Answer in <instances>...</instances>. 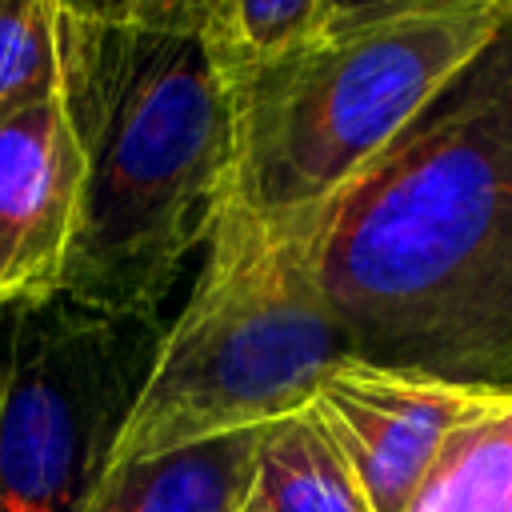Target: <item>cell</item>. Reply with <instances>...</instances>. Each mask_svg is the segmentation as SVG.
Masks as SVG:
<instances>
[{
  "instance_id": "8fae6325",
  "label": "cell",
  "mask_w": 512,
  "mask_h": 512,
  "mask_svg": "<svg viewBox=\"0 0 512 512\" xmlns=\"http://www.w3.org/2000/svg\"><path fill=\"white\" fill-rule=\"evenodd\" d=\"M332 0H216L204 44L224 84L272 64L316 36Z\"/></svg>"
},
{
  "instance_id": "7a4b0ae2",
  "label": "cell",
  "mask_w": 512,
  "mask_h": 512,
  "mask_svg": "<svg viewBox=\"0 0 512 512\" xmlns=\"http://www.w3.org/2000/svg\"><path fill=\"white\" fill-rule=\"evenodd\" d=\"M60 104L80 152L60 292L152 320L232 200L236 112L200 32L56 12Z\"/></svg>"
},
{
  "instance_id": "6da1fadb",
  "label": "cell",
  "mask_w": 512,
  "mask_h": 512,
  "mask_svg": "<svg viewBox=\"0 0 512 512\" xmlns=\"http://www.w3.org/2000/svg\"><path fill=\"white\" fill-rule=\"evenodd\" d=\"M352 356L512 392V20L316 212Z\"/></svg>"
},
{
  "instance_id": "9c48e42d",
  "label": "cell",
  "mask_w": 512,
  "mask_h": 512,
  "mask_svg": "<svg viewBox=\"0 0 512 512\" xmlns=\"http://www.w3.org/2000/svg\"><path fill=\"white\" fill-rule=\"evenodd\" d=\"M240 512H372L368 496L316 416V408H300L292 416L260 428L256 476Z\"/></svg>"
},
{
  "instance_id": "4fadbf2b",
  "label": "cell",
  "mask_w": 512,
  "mask_h": 512,
  "mask_svg": "<svg viewBox=\"0 0 512 512\" xmlns=\"http://www.w3.org/2000/svg\"><path fill=\"white\" fill-rule=\"evenodd\" d=\"M216 0H52L56 12L100 20V24H136L164 32H200L212 16Z\"/></svg>"
},
{
  "instance_id": "8992f818",
  "label": "cell",
  "mask_w": 512,
  "mask_h": 512,
  "mask_svg": "<svg viewBox=\"0 0 512 512\" xmlns=\"http://www.w3.org/2000/svg\"><path fill=\"white\" fill-rule=\"evenodd\" d=\"M484 400V388L344 356L320 380L312 408L348 456L368 508L408 512L448 432Z\"/></svg>"
},
{
  "instance_id": "277c9868",
  "label": "cell",
  "mask_w": 512,
  "mask_h": 512,
  "mask_svg": "<svg viewBox=\"0 0 512 512\" xmlns=\"http://www.w3.org/2000/svg\"><path fill=\"white\" fill-rule=\"evenodd\" d=\"M508 24L500 0H384L232 80V200L256 216L332 204Z\"/></svg>"
},
{
  "instance_id": "9a60e30c",
  "label": "cell",
  "mask_w": 512,
  "mask_h": 512,
  "mask_svg": "<svg viewBox=\"0 0 512 512\" xmlns=\"http://www.w3.org/2000/svg\"><path fill=\"white\" fill-rule=\"evenodd\" d=\"M500 8H504V16L512 20V0H500Z\"/></svg>"
},
{
  "instance_id": "52a82bcc",
  "label": "cell",
  "mask_w": 512,
  "mask_h": 512,
  "mask_svg": "<svg viewBox=\"0 0 512 512\" xmlns=\"http://www.w3.org/2000/svg\"><path fill=\"white\" fill-rule=\"evenodd\" d=\"M80 152L60 96L0 124V312L64 284L76 228Z\"/></svg>"
},
{
  "instance_id": "7c38bea8",
  "label": "cell",
  "mask_w": 512,
  "mask_h": 512,
  "mask_svg": "<svg viewBox=\"0 0 512 512\" xmlns=\"http://www.w3.org/2000/svg\"><path fill=\"white\" fill-rule=\"evenodd\" d=\"M60 96L52 0H0V124Z\"/></svg>"
},
{
  "instance_id": "30bf717a",
  "label": "cell",
  "mask_w": 512,
  "mask_h": 512,
  "mask_svg": "<svg viewBox=\"0 0 512 512\" xmlns=\"http://www.w3.org/2000/svg\"><path fill=\"white\" fill-rule=\"evenodd\" d=\"M408 512H512V392L460 420Z\"/></svg>"
},
{
  "instance_id": "5b68a950",
  "label": "cell",
  "mask_w": 512,
  "mask_h": 512,
  "mask_svg": "<svg viewBox=\"0 0 512 512\" xmlns=\"http://www.w3.org/2000/svg\"><path fill=\"white\" fill-rule=\"evenodd\" d=\"M156 340L64 292L0 312V512H80Z\"/></svg>"
},
{
  "instance_id": "5bb4252c",
  "label": "cell",
  "mask_w": 512,
  "mask_h": 512,
  "mask_svg": "<svg viewBox=\"0 0 512 512\" xmlns=\"http://www.w3.org/2000/svg\"><path fill=\"white\" fill-rule=\"evenodd\" d=\"M368 4H384V0H332L328 4V16L332 12H356V8H368Z\"/></svg>"
},
{
  "instance_id": "3957f363",
  "label": "cell",
  "mask_w": 512,
  "mask_h": 512,
  "mask_svg": "<svg viewBox=\"0 0 512 512\" xmlns=\"http://www.w3.org/2000/svg\"><path fill=\"white\" fill-rule=\"evenodd\" d=\"M344 356L316 272V212L256 216L228 204L100 472L268 428L308 408Z\"/></svg>"
},
{
  "instance_id": "ba28073f",
  "label": "cell",
  "mask_w": 512,
  "mask_h": 512,
  "mask_svg": "<svg viewBox=\"0 0 512 512\" xmlns=\"http://www.w3.org/2000/svg\"><path fill=\"white\" fill-rule=\"evenodd\" d=\"M256 448L260 428L100 472L80 512H240L256 476Z\"/></svg>"
}]
</instances>
